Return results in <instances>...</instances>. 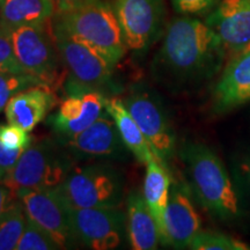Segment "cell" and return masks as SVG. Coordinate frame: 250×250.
<instances>
[{
  "instance_id": "obj_3",
  "label": "cell",
  "mask_w": 250,
  "mask_h": 250,
  "mask_svg": "<svg viewBox=\"0 0 250 250\" xmlns=\"http://www.w3.org/2000/svg\"><path fill=\"white\" fill-rule=\"evenodd\" d=\"M52 34L65 68L62 83L67 96L85 92H100L107 98L117 96L122 88L114 76L116 66L55 22Z\"/></svg>"
},
{
  "instance_id": "obj_19",
  "label": "cell",
  "mask_w": 250,
  "mask_h": 250,
  "mask_svg": "<svg viewBox=\"0 0 250 250\" xmlns=\"http://www.w3.org/2000/svg\"><path fill=\"white\" fill-rule=\"evenodd\" d=\"M126 226L131 248L154 250L160 242L156 221L146 204L144 196L132 191L126 199Z\"/></svg>"
},
{
  "instance_id": "obj_32",
  "label": "cell",
  "mask_w": 250,
  "mask_h": 250,
  "mask_svg": "<svg viewBox=\"0 0 250 250\" xmlns=\"http://www.w3.org/2000/svg\"><path fill=\"white\" fill-rule=\"evenodd\" d=\"M241 169H242L243 175H245V179L247 181V183H248V186L250 188V160L246 161L245 164L242 165Z\"/></svg>"
},
{
  "instance_id": "obj_2",
  "label": "cell",
  "mask_w": 250,
  "mask_h": 250,
  "mask_svg": "<svg viewBox=\"0 0 250 250\" xmlns=\"http://www.w3.org/2000/svg\"><path fill=\"white\" fill-rule=\"evenodd\" d=\"M179 155L188 188L204 210L223 220L239 215V198L221 159L208 145L186 142Z\"/></svg>"
},
{
  "instance_id": "obj_18",
  "label": "cell",
  "mask_w": 250,
  "mask_h": 250,
  "mask_svg": "<svg viewBox=\"0 0 250 250\" xmlns=\"http://www.w3.org/2000/svg\"><path fill=\"white\" fill-rule=\"evenodd\" d=\"M170 187L171 179L168 168L154 156L146 164L143 196L158 225L162 246H169L166 229V211L169 201Z\"/></svg>"
},
{
  "instance_id": "obj_5",
  "label": "cell",
  "mask_w": 250,
  "mask_h": 250,
  "mask_svg": "<svg viewBox=\"0 0 250 250\" xmlns=\"http://www.w3.org/2000/svg\"><path fill=\"white\" fill-rule=\"evenodd\" d=\"M77 162L57 139L36 140L24 149L2 182L15 196L21 190L58 188Z\"/></svg>"
},
{
  "instance_id": "obj_7",
  "label": "cell",
  "mask_w": 250,
  "mask_h": 250,
  "mask_svg": "<svg viewBox=\"0 0 250 250\" xmlns=\"http://www.w3.org/2000/svg\"><path fill=\"white\" fill-rule=\"evenodd\" d=\"M15 57L27 73L55 88L64 83L65 68L56 45L54 34L43 24H29L6 30Z\"/></svg>"
},
{
  "instance_id": "obj_12",
  "label": "cell",
  "mask_w": 250,
  "mask_h": 250,
  "mask_svg": "<svg viewBox=\"0 0 250 250\" xmlns=\"http://www.w3.org/2000/svg\"><path fill=\"white\" fill-rule=\"evenodd\" d=\"M58 143L79 160L129 159V149L118 132L116 123L105 110L90 126L72 137H57Z\"/></svg>"
},
{
  "instance_id": "obj_21",
  "label": "cell",
  "mask_w": 250,
  "mask_h": 250,
  "mask_svg": "<svg viewBox=\"0 0 250 250\" xmlns=\"http://www.w3.org/2000/svg\"><path fill=\"white\" fill-rule=\"evenodd\" d=\"M54 0H2L0 28L11 30L29 24H43L54 14Z\"/></svg>"
},
{
  "instance_id": "obj_14",
  "label": "cell",
  "mask_w": 250,
  "mask_h": 250,
  "mask_svg": "<svg viewBox=\"0 0 250 250\" xmlns=\"http://www.w3.org/2000/svg\"><path fill=\"white\" fill-rule=\"evenodd\" d=\"M205 22L234 57L250 43V0H223Z\"/></svg>"
},
{
  "instance_id": "obj_26",
  "label": "cell",
  "mask_w": 250,
  "mask_h": 250,
  "mask_svg": "<svg viewBox=\"0 0 250 250\" xmlns=\"http://www.w3.org/2000/svg\"><path fill=\"white\" fill-rule=\"evenodd\" d=\"M33 139L28 131L17 125H0V143L11 149H26Z\"/></svg>"
},
{
  "instance_id": "obj_28",
  "label": "cell",
  "mask_w": 250,
  "mask_h": 250,
  "mask_svg": "<svg viewBox=\"0 0 250 250\" xmlns=\"http://www.w3.org/2000/svg\"><path fill=\"white\" fill-rule=\"evenodd\" d=\"M215 0H171L174 8L182 14H198L211 8Z\"/></svg>"
},
{
  "instance_id": "obj_1",
  "label": "cell",
  "mask_w": 250,
  "mask_h": 250,
  "mask_svg": "<svg viewBox=\"0 0 250 250\" xmlns=\"http://www.w3.org/2000/svg\"><path fill=\"white\" fill-rule=\"evenodd\" d=\"M226 49L218 34L198 19H174L151 64L155 83L170 92H191L220 71Z\"/></svg>"
},
{
  "instance_id": "obj_27",
  "label": "cell",
  "mask_w": 250,
  "mask_h": 250,
  "mask_svg": "<svg viewBox=\"0 0 250 250\" xmlns=\"http://www.w3.org/2000/svg\"><path fill=\"white\" fill-rule=\"evenodd\" d=\"M0 72L24 73L22 66L15 57L11 40L5 30L0 28Z\"/></svg>"
},
{
  "instance_id": "obj_17",
  "label": "cell",
  "mask_w": 250,
  "mask_h": 250,
  "mask_svg": "<svg viewBox=\"0 0 250 250\" xmlns=\"http://www.w3.org/2000/svg\"><path fill=\"white\" fill-rule=\"evenodd\" d=\"M57 103V96L50 86L33 87L9 100L5 108L6 118L9 124L30 132L48 116Z\"/></svg>"
},
{
  "instance_id": "obj_8",
  "label": "cell",
  "mask_w": 250,
  "mask_h": 250,
  "mask_svg": "<svg viewBox=\"0 0 250 250\" xmlns=\"http://www.w3.org/2000/svg\"><path fill=\"white\" fill-rule=\"evenodd\" d=\"M28 219L44 229L62 249L78 243L71 219V206L59 191L51 189H27L17 193Z\"/></svg>"
},
{
  "instance_id": "obj_23",
  "label": "cell",
  "mask_w": 250,
  "mask_h": 250,
  "mask_svg": "<svg viewBox=\"0 0 250 250\" xmlns=\"http://www.w3.org/2000/svg\"><path fill=\"white\" fill-rule=\"evenodd\" d=\"M37 86L48 85L27 72L24 73L0 72V112L4 110L9 100L17 94Z\"/></svg>"
},
{
  "instance_id": "obj_29",
  "label": "cell",
  "mask_w": 250,
  "mask_h": 250,
  "mask_svg": "<svg viewBox=\"0 0 250 250\" xmlns=\"http://www.w3.org/2000/svg\"><path fill=\"white\" fill-rule=\"evenodd\" d=\"M23 151L24 149L7 148L0 143V173L4 175V177L8 171L13 169Z\"/></svg>"
},
{
  "instance_id": "obj_6",
  "label": "cell",
  "mask_w": 250,
  "mask_h": 250,
  "mask_svg": "<svg viewBox=\"0 0 250 250\" xmlns=\"http://www.w3.org/2000/svg\"><path fill=\"white\" fill-rule=\"evenodd\" d=\"M124 177L107 162L76 165L58 187L71 208H120L124 198Z\"/></svg>"
},
{
  "instance_id": "obj_9",
  "label": "cell",
  "mask_w": 250,
  "mask_h": 250,
  "mask_svg": "<svg viewBox=\"0 0 250 250\" xmlns=\"http://www.w3.org/2000/svg\"><path fill=\"white\" fill-rule=\"evenodd\" d=\"M123 102L147 139L155 158L168 168V162L176 151V136L161 103L144 87L133 88Z\"/></svg>"
},
{
  "instance_id": "obj_16",
  "label": "cell",
  "mask_w": 250,
  "mask_h": 250,
  "mask_svg": "<svg viewBox=\"0 0 250 250\" xmlns=\"http://www.w3.org/2000/svg\"><path fill=\"white\" fill-rule=\"evenodd\" d=\"M247 102H250V50L230 58L213 92L218 112L232 110Z\"/></svg>"
},
{
  "instance_id": "obj_24",
  "label": "cell",
  "mask_w": 250,
  "mask_h": 250,
  "mask_svg": "<svg viewBox=\"0 0 250 250\" xmlns=\"http://www.w3.org/2000/svg\"><path fill=\"white\" fill-rule=\"evenodd\" d=\"M192 250H249L248 243L232 235L218 232H202L199 230L190 243Z\"/></svg>"
},
{
  "instance_id": "obj_11",
  "label": "cell",
  "mask_w": 250,
  "mask_h": 250,
  "mask_svg": "<svg viewBox=\"0 0 250 250\" xmlns=\"http://www.w3.org/2000/svg\"><path fill=\"white\" fill-rule=\"evenodd\" d=\"M71 219L78 242L93 250L116 249L127 233L120 208H71Z\"/></svg>"
},
{
  "instance_id": "obj_30",
  "label": "cell",
  "mask_w": 250,
  "mask_h": 250,
  "mask_svg": "<svg viewBox=\"0 0 250 250\" xmlns=\"http://www.w3.org/2000/svg\"><path fill=\"white\" fill-rule=\"evenodd\" d=\"M15 199H17V196L14 195V192L2 181H0V218L7 211V208Z\"/></svg>"
},
{
  "instance_id": "obj_15",
  "label": "cell",
  "mask_w": 250,
  "mask_h": 250,
  "mask_svg": "<svg viewBox=\"0 0 250 250\" xmlns=\"http://www.w3.org/2000/svg\"><path fill=\"white\" fill-rule=\"evenodd\" d=\"M166 229L169 246L175 249L189 248L192 239L201 230V219L190 199L189 191L180 183L170 187Z\"/></svg>"
},
{
  "instance_id": "obj_31",
  "label": "cell",
  "mask_w": 250,
  "mask_h": 250,
  "mask_svg": "<svg viewBox=\"0 0 250 250\" xmlns=\"http://www.w3.org/2000/svg\"><path fill=\"white\" fill-rule=\"evenodd\" d=\"M95 1L98 0H56V5H57L59 13H62V12L72 11V9L83 7Z\"/></svg>"
},
{
  "instance_id": "obj_13",
  "label": "cell",
  "mask_w": 250,
  "mask_h": 250,
  "mask_svg": "<svg viewBox=\"0 0 250 250\" xmlns=\"http://www.w3.org/2000/svg\"><path fill=\"white\" fill-rule=\"evenodd\" d=\"M107 96L100 92L70 95L50 115L48 124L57 137H72L90 126L105 111Z\"/></svg>"
},
{
  "instance_id": "obj_22",
  "label": "cell",
  "mask_w": 250,
  "mask_h": 250,
  "mask_svg": "<svg viewBox=\"0 0 250 250\" xmlns=\"http://www.w3.org/2000/svg\"><path fill=\"white\" fill-rule=\"evenodd\" d=\"M27 215L23 205L17 198L0 218V250H13L26 226Z\"/></svg>"
},
{
  "instance_id": "obj_33",
  "label": "cell",
  "mask_w": 250,
  "mask_h": 250,
  "mask_svg": "<svg viewBox=\"0 0 250 250\" xmlns=\"http://www.w3.org/2000/svg\"><path fill=\"white\" fill-rule=\"evenodd\" d=\"M249 50H250V43H249V44H248V45H247V46H246V48H245V49H243V51H249ZM243 51H241V52H243Z\"/></svg>"
},
{
  "instance_id": "obj_20",
  "label": "cell",
  "mask_w": 250,
  "mask_h": 250,
  "mask_svg": "<svg viewBox=\"0 0 250 250\" xmlns=\"http://www.w3.org/2000/svg\"><path fill=\"white\" fill-rule=\"evenodd\" d=\"M105 110L116 123L117 130L122 139L129 149L131 154L138 160L140 164L146 165L151 159L154 158L151 146L140 130L138 124L131 116V114L125 107L123 100L117 96H110L105 101Z\"/></svg>"
},
{
  "instance_id": "obj_25",
  "label": "cell",
  "mask_w": 250,
  "mask_h": 250,
  "mask_svg": "<svg viewBox=\"0 0 250 250\" xmlns=\"http://www.w3.org/2000/svg\"><path fill=\"white\" fill-rule=\"evenodd\" d=\"M62 249L57 242L40 226L27 218L23 233L15 250H57Z\"/></svg>"
},
{
  "instance_id": "obj_34",
  "label": "cell",
  "mask_w": 250,
  "mask_h": 250,
  "mask_svg": "<svg viewBox=\"0 0 250 250\" xmlns=\"http://www.w3.org/2000/svg\"><path fill=\"white\" fill-rule=\"evenodd\" d=\"M2 180H4V175L0 173V181H2Z\"/></svg>"
},
{
  "instance_id": "obj_10",
  "label": "cell",
  "mask_w": 250,
  "mask_h": 250,
  "mask_svg": "<svg viewBox=\"0 0 250 250\" xmlns=\"http://www.w3.org/2000/svg\"><path fill=\"white\" fill-rule=\"evenodd\" d=\"M126 48L144 54L161 36L165 23L164 0H112Z\"/></svg>"
},
{
  "instance_id": "obj_35",
  "label": "cell",
  "mask_w": 250,
  "mask_h": 250,
  "mask_svg": "<svg viewBox=\"0 0 250 250\" xmlns=\"http://www.w3.org/2000/svg\"><path fill=\"white\" fill-rule=\"evenodd\" d=\"M0 1H1V0H0Z\"/></svg>"
},
{
  "instance_id": "obj_4",
  "label": "cell",
  "mask_w": 250,
  "mask_h": 250,
  "mask_svg": "<svg viewBox=\"0 0 250 250\" xmlns=\"http://www.w3.org/2000/svg\"><path fill=\"white\" fill-rule=\"evenodd\" d=\"M55 23L116 66L126 51L123 31L114 7L107 1L92 2L62 12Z\"/></svg>"
}]
</instances>
